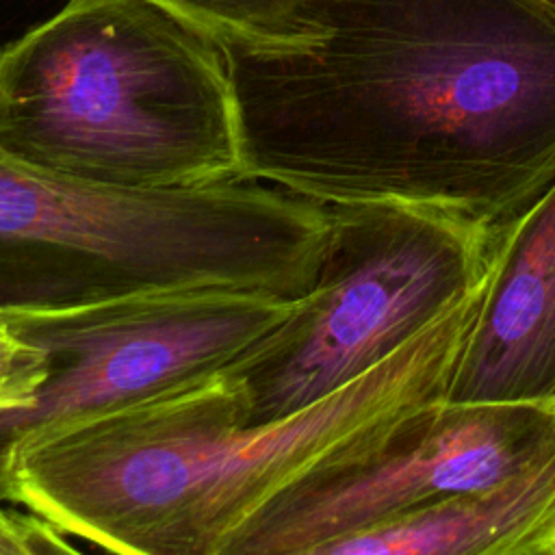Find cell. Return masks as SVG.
Listing matches in <instances>:
<instances>
[{
  "label": "cell",
  "mask_w": 555,
  "mask_h": 555,
  "mask_svg": "<svg viewBox=\"0 0 555 555\" xmlns=\"http://www.w3.org/2000/svg\"><path fill=\"white\" fill-rule=\"evenodd\" d=\"M225 54L241 178L490 228L555 180V0H297Z\"/></svg>",
  "instance_id": "1"
},
{
  "label": "cell",
  "mask_w": 555,
  "mask_h": 555,
  "mask_svg": "<svg viewBox=\"0 0 555 555\" xmlns=\"http://www.w3.org/2000/svg\"><path fill=\"white\" fill-rule=\"evenodd\" d=\"M481 291L360 377L275 421L247 423L236 379L219 369L56 431L13 457L4 499L108 553L234 555L282 499L444 399Z\"/></svg>",
  "instance_id": "2"
},
{
  "label": "cell",
  "mask_w": 555,
  "mask_h": 555,
  "mask_svg": "<svg viewBox=\"0 0 555 555\" xmlns=\"http://www.w3.org/2000/svg\"><path fill=\"white\" fill-rule=\"evenodd\" d=\"M0 150L130 189L241 178L225 48L156 0H67L0 46Z\"/></svg>",
  "instance_id": "3"
},
{
  "label": "cell",
  "mask_w": 555,
  "mask_h": 555,
  "mask_svg": "<svg viewBox=\"0 0 555 555\" xmlns=\"http://www.w3.org/2000/svg\"><path fill=\"white\" fill-rule=\"evenodd\" d=\"M332 225L330 206L262 180L130 189L0 150V317L206 286L299 299Z\"/></svg>",
  "instance_id": "4"
},
{
  "label": "cell",
  "mask_w": 555,
  "mask_h": 555,
  "mask_svg": "<svg viewBox=\"0 0 555 555\" xmlns=\"http://www.w3.org/2000/svg\"><path fill=\"white\" fill-rule=\"evenodd\" d=\"M330 208L312 288L225 366L247 423L282 418L360 377L477 295L494 269L503 228L390 204Z\"/></svg>",
  "instance_id": "5"
},
{
  "label": "cell",
  "mask_w": 555,
  "mask_h": 555,
  "mask_svg": "<svg viewBox=\"0 0 555 555\" xmlns=\"http://www.w3.org/2000/svg\"><path fill=\"white\" fill-rule=\"evenodd\" d=\"M297 301L206 286L2 314L11 330L46 351L48 373L26 405L0 410V505L17 453L72 425L225 369L271 334Z\"/></svg>",
  "instance_id": "6"
},
{
  "label": "cell",
  "mask_w": 555,
  "mask_h": 555,
  "mask_svg": "<svg viewBox=\"0 0 555 555\" xmlns=\"http://www.w3.org/2000/svg\"><path fill=\"white\" fill-rule=\"evenodd\" d=\"M555 442V408L431 401L360 460L295 490L234 555H323L364 529L496 486Z\"/></svg>",
  "instance_id": "7"
},
{
  "label": "cell",
  "mask_w": 555,
  "mask_h": 555,
  "mask_svg": "<svg viewBox=\"0 0 555 555\" xmlns=\"http://www.w3.org/2000/svg\"><path fill=\"white\" fill-rule=\"evenodd\" d=\"M444 401L555 408V180L503 225Z\"/></svg>",
  "instance_id": "8"
},
{
  "label": "cell",
  "mask_w": 555,
  "mask_h": 555,
  "mask_svg": "<svg viewBox=\"0 0 555 555\" xmlns=\"http://www.w3.org/2000/svg\"><path fill=\"white\" fill-rule=\"evenodd\" d=\"M555 553V442L514 477L347 535L323 555Z\"/></svg>",
  "instance_id": "9"
},
{
  "label": "cell",
  "mask_w": 555,
  "mask_h": 555,
  "mask_svg": "<svg viewBox=\"0 0 555 555\" xmlns=\"http://www.w3.org/2000/svg\"><path fill=\"white\" fill-rule=\"evenodd\" d=\"M46 373V351L0 319V410L26 405Z\"/></svg>",
  "instance_id": "10"
},
{
  "label": "cell",
  "mask_w": 555,
  "mask_h": 555,
  "mask_svg": "<svg viewBox=\"0 0 555 555\" xmlns=\"http://www.w3.org/2000/svg\"><path fill=\"white\" fill-rule=\"evenodd\" d=\"M78 553V544L30 509L0 505V555H50Z\"/></svg>",
  "instance_id": "11"
}]
</instances>
